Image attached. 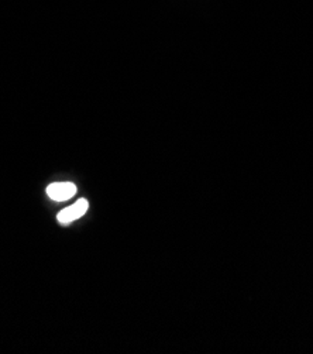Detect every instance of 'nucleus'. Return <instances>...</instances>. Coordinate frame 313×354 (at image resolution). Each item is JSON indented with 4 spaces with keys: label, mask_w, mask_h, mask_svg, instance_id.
<instances>
[{
    "label": "nucleus",
    "mask_w": 313,
    "mask_h": 354,
    "mask_svg": "<svg viewBox=\"0 0 313 354\" xmlns=\"http://www.w3.org/2000/svg\"><path fill=\"white\" fill-rule=\"evenodd\" d=\"M89 207V203L86 199H79L78 202H75L74 205H71L69 207L61 210L58 214V222L61 225H69L71 222L79 219L81 216H84L86 214V210Z\"/></svg>",
    "instance_id": "1"
},
{
    "label": "nucleus",
    "mask_w": 313,
    "mask_h": 354,
    "mask_svg": "<svg viewBox=\"0 0 313 354\" xmlns=\"http://www.w3.org/2000/svg\"><path fill=\"white\" fill-rule=\"evenodd\" d=\"M47 194L53 201L64 202L77 194V187L73 183H54L47 187Z\"/></svg>",
    "instance_id": "2"
}]
</instances>
